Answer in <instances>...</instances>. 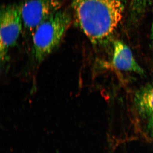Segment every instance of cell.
<instances>
[{"label":"cell","instance_id":"cell-6","mask_svg":"<svg viewBox=\"0 0 153 153\" xmlns=\"http://www.w3.org/2000/svg\"><path fill=\"white\" fill-rule=\"evenodd\" d=\"M134 103L140 117L147 119L150 117L153 113V82L144 85L137 91Z\"/></svg>","mask_w":153,"mask_h":153},{"label":"cell","instance_id":"cell-5","mask_svg":"<svg viewBox=\"0 0 153 153\" xmlns=\"http://www.w3.org/2000/svg\"><path fill=\"white\" fill-rule=\"evenodd\" d=\"M113 65L123 71L143 75L145 71L135 59L131 50L123 41L116 40L113 44Z\"/></svg>","mask_w":153,"mask_h":153},{"label":"cell","instance_id":"cell-7","mask_svg":"<svg viewBox=\"0 0 153 153\" xmlns=\"http://www.w3.org/2000/svg\"><path fill=\"white\" fill-rule=\"evenodd\" d=\"M153 0H132L131 12L133 19H139L146 12Z\"/></svg>","mask_w":153,"mask_h":153},{"label":"cell","instance_id":"cell-3","mask_svg":"<svg viewBox=\"0 0 153 153\" xmlns=\"http://www.w3.org/2000/svg\"><path fill=\"white\" fill-rule=\"evenodd\" d=\"M19 6L8 5L2 7L0 13V60L1 68L8 62L9 52L15 47L23 27Z\"/></svg>","mask_w":153,"mask_h":153},{"label":"cell","instance_id":"cell-9","mask_svg":"<svg viewBox=\"0 0 153 153\" xmlns=\"http://www.w3.org/2000/svg\"><path fill=\"white\" fill-rule=\"evenodd\" d=\"M151 36H152V41L153 44V23L152 25V31H151Z\"/></svg>","mask_w":153,"mask_h":153},{"label":"cell","instance_id":"cell-2","mask_svg":"<svg viewBox=\"0 0 153 153\" xmlns=\"http://www.w3.org/2000/svg\"><path fill=\"white\" fill-rule=\"evenodd\" d=\"M71 23L70 14L60 9L36 28L31 53L33 66L38 67L57 49Z\"/></svg>","mask_w":153,"mask_h":153},{"label":"cell","instance_id":"cell-4","mask_svg":"<svg viewBox=\"0 0 153 153\" xmlns=\"http://www.w3.org/2000/svg\"><path fill=\"white\" fill-rule=\"evenodd\" d=\"M61 7L60 0H25L19 6L23 27L33 33L41 23Z\"/></svg>","mask_w":153,"mask_h":153},{"label":"cell","instance_id":"cell-1","mask_svg":"<svg viewBox=\"0 0 153 153\" xmlns=\"http://www.w3.org/2000/svg\"><path fill=\"white\" fill-rule=\"evenodd\" d=\"M77 25L92 44L105 45L121 20L122 0H73Z\"/></svg>","mask_w":153,"mask_h":153},{"label":"cell","instance_id":"cell-8","mask_svg":"<svg viewBox=\"0 0 153 153\" xmlns=\"http://www.w3.org/2000/svg\"><path fill=\"white\" fill-rule=\"evenodd\" d=\"M147 129L151 137L153 138V113L148 119Z\"/></svg>","mask_w":153,"mask_h":153}]
</instances>
